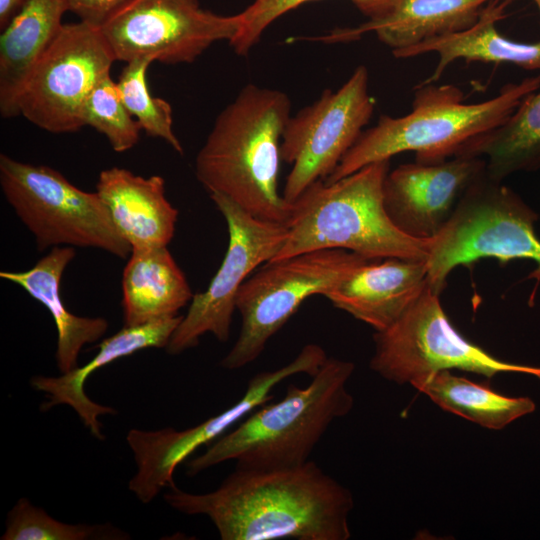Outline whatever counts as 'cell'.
<instances>
[{"label":"cell","instance_id":"d6986e66","mask_svg":"<svg viewBox=\"0 0 540 540\" xmlns=\"http://www.w3.org/2000/svg\"><path fill=\"white\" fill-rule=\"evenodd\" d=\"M492 0H397L383 15L357 27L336 29L318 38L346 42L374 32L392 53L471 27Z\"/></svg>","mask_w":540,"mask_h":540},{"label":"cell","instance_id":"4316f807","mask_svg":"<svg viewBox=\"0 0 540 540\" xmlns=\"http://www.w3.org/2000/svg\"><path fill=\"white\" fill-rule=\"evenodd\" d=\"M153 61L147 58L126 63L116 82L121 99L135 120L148 135L161 138L176 152L183 154V147L173 130L170 104L149 91L146 74Z\"/></svg>","mask_w":540,"mask_h":540},{"label":"cell","instance_id":"9a60e30c","mask_svg":"<svg viewBox=\"0 0 540 540\" xmlns=\"http://www.w3.org/2000/svg\"><path fill=\"white\" fill-rule=\"evenodd\" d=\"M486 172L481 157L406 163L389 171L383 203L392 223L416 239L431 240L444 227L467 188Z\"/></svg>","mask_w":540,"mask_h":540},{"label":"cell","instance_id":"ffe728a7","mask_svg":"<svg viewBox=\"0 0 540 540\" xmlns=\"http://www.w3.org/2000/svg\"><path fill=\"white\" fill-rule=\"evenodd\" d=\"M512 0H492L482 9L477 21L469 28L413 45L392 53L396 58H410L436 53L438 64L422 83L437 82L454 61L509 63L526 70H540V41L518 42L501 35L497 23L506 17Z\"/></svg>","mask_w":540,"mask_h":540},{"label":"cell","instance_id":"30bf717a","mask_svg":"<svg viewBox=\"0 0 540 540\" xmlns=\"http://www.w3.org/2000/svg\"><path fill=\"white\" fill-rule=\"evenodd\" d=\"M209 195L226 221L228 247L209 285L193 295L173 332L166 347L172 355L197 346L206 333L223 343L229 339L239 289L259 266L276 257L288 235L286 223L259 219L224 195Z\"/></svg>","mask_w":540,"mask_h":540},{"label":"cell","instance_id":"44dd1931","mask_svg":"<svg viewBox=\"0 0 540 540\" xmlns=\"http://www.w3.org/2000/svg\"><path fill=\"white\" fill-rule=\"evenodd\" d=\"M75 255L74 247L56 246L28 270L0 272L2 279L24 289L50 312L57 329L55 358L61 373L78 367L82 348L100 340L109 327L105 318L75 315L63 303L61 279Z\"/></svg>","mask_w":540,"mask_h":540},{"label":"cell","instance_id":"484cf974","mask_svg":"<svg viewBox=\"0 0 540 540\" xmlns=\"http://www.w3.org/2000/svg\"><path fill=\"white\" fill-rule=\"evenodd\" d=\"M2 540L129 539L123 530L103 524H71L57 520L44 509L20 498L9 511Z\"/></svg>","mask_w":540,"mask_h":540},{"label":"cell","instance_id":"7c38bea8","mask_svg":"<svg viewBox=\"0 0 540 540\" xmlns=\"http://www.w3.org/2000/svg\"><path fill=\"white\" fill-rule=\"evenodd\" d=\"M373 111L368 70L361 65L338 90H324L317 101L289 117L280 148L281 159L292 165L282 193L288 203L333 173Z\"/></svg>","mask_w":540,"mask_h":540},{"label":"cell","instance_id":"cb8c5ba5","mask_svg":"<svg viewBox=\"0 0 540 540\" xmlns=\"http://www.w3.org/2000/svg\"><path fill=\"white\" fill-rule=\"evenodd\" d=\"M456 156L481 157L497 182L540 169V91L526 96L500 125L467 143Z\"/></svg>","mask_w":540,"mask_h":540},{"label":"cell","instance_id":"277c9868","mask_svg":"<svg viewBox=\"0 0 540 540\" xmlns=\"http://www.w3.org/2000/svg\"><path fill=\"white\" fill-rule=\"evenodd\" d=\"M540 89V75L505 85L493 98L465 103L455 85L417 86L410 113L382 115L362 132L333 173L324 180H339L360 168L411 151L416 161L438 163L452 158L471 140L505 121L529 94Z\"/></svg>","mask_w":540,"mask_h":540},{"label":"cell","instance_id":"f546056e","mask_svg":"<svg viewBox=\"0 0 540 540\" xmlns=\"http://www.w3.org/2000/svg\"><path fill=\"white\" fill-rule=\"evenodd\" d=\"M67 11L77 15L80 21L97 28L103 27L134 0H64Z\"/></svg>","mask_w":540,"mask_h":540},{"label":"cell","instance_id":"7402d4cb","mask_svg":"<svg viewBox=\"0 0 540 540\" xmlns=\"http://www.w3.org/2000/svg\"><path fill=\"white\" fill-rule=\"evenodd\" d=\"M64 0H28L0 37V113L19 115L18 100L33 69L62 29Z\"/></svg>","mask_w":540,"mask_h":540},{"label":"cell","instance_id":"9c48e42d","mask_svg":"<svg viewBox=\"0 0 540 540\" xmlns=\"http://www.w3.org/2000/svg\"><path fill=\"white\" fill-rule=\"evenodd\" d=\"M361 257L344 249L314 250L271 260L251 274L236 298L239 336L220 366L235 370L255 361L308 297L325 296Z\"/></svg>","mask_w":540,"mask_h":540},{"label":"cell","instance_id":"f1b7e54d","mask_svg":"<svg viewBox=\"0 0 540 540\" xmlns=\"http://www.w3.org/2000/svg\"><path fill=\"white\" fill-rule=\"evenodd\" d=\"M313 0H255L239 13L241 26L229 42L238 55L245 56L259 42L264 31L280 16ZM368 19L386 13L397 0H350Z\"/></svg>","mask_w":540,"mask_h":540},{"label":"cell","instance_id":"d6a6232c","mask_svg":"<svg viewBox=\"0 0 540 540\" xmlns=\"http://www.w3.org/2000/svg\"><path fill=\"white\" fill-rule=\"evenodd\" d=\"M253 1H255V0H253Z\"/></svg>","mask_w":540,"mask_h":540},{"label":"cell","instance_id":"ac0fdd59","mask_svg":"<svg viewBox=\"0 0 540 540\" xmlns=\"http://www.w3.org/2000/svg\"><path fill=\"white\" fill-rule=\"evenodd\" d=\"M96 192L132 249L167 247L173 239L178 210L166 198L161 176L111 167L100 172Z\"/></svg>","mask_w":540,"mask_h":540},{"label":"cell","instance_id":"8fae6325","mask_svg":"<svg viewBox=\"0 0 540 540\" xmlns=\"http://www.w3.org/2000/svg\"><path fill=\"white\" fill-rule=\"evenodd\" d=\"M326 359L320 345L307 344L286 365L254 375L236 403L196 426L180 431L171 427L130 429L126 441L133 452L137 471L129 481V490L142 503H150L164 488L175 486L176 468L198 448L209 446L252 411L270 402L274 397L272 390L283 380L301 373L312 377Z\"/></svg>","mask_w":540,"mask_h":540},{"label":"cell","instance_id":"8992f818","mask_svg":"<svg viewBox=\"0 0 540 540\" xmlns=\"http://www.w3.org/2000/svg\"><path fill=\"white\" fill-rule=\"evenodd\" d=\"M538 214L513 190L490 179L486 172L464 192L452 215L431 239L427 285L440 295L451 271L482 258L501 264L527 259L536 264L528 276L540 283Z\"/></svg>","mask_w":540,"mask_h":540},{"label":"cell","instance_id":"7a4b0ae2","mask_svg":"<svg viewBox=\"0 0 540 540\" xmlns=\"http://www.w3.org/2000/svg\"><path fill=\"white\" fill-rule=\"evenodd\" d=\"M286 93L248 84L218 115L195 159V175L251 215L286 223L293 205L279 193L281 140L290 117Z\"/></svg>","mask_w":540,"mask_h":540},{"label":"cell","instance_id":"5b68a950","mask_svg":"<svg viewBox=\"0 0 540 540\" xmlns=\"http://www.w3.org/2000/svg\"><path fill=\"white\" fill-rule=\"evenodd\" d=\"M390 160L370 163L333 182L311 184L293 203L286 241L273 260L344 249L369 260H427L431 240L400 231L383 203Z\"/></svg>","mask_w":540,"mask_h":540},{"label":"cell","instance_id":"52a82bcc","mask_svg":"<svg viewBox=\"0 0 540 540\" xmlns=\"http://www.w3.org/2000/svg\"><path fill=\"white\" fill-rule=\"evenodd\" d=\"M0 185L39 250L96 248L121 259L131 254L99 194L79 189L57 170L1 154Z\"/></svg>","mask_w":540,"mask_h":540},{"label":"cell","instance_id":"83f0119b","mask_svg":"<svg viewBox=\"0 0 540 540\" xmlns=\"http://www.w3.org/2000/svg\"><path fill=\"white\" fill-rule=\"evenodd\" d=\"M82 118L84 126H91L103 134L116 152L128 151L139 140L141 127L125 107L110 74L89 93Z\"/></svg>","mask_w":540,"mask_h":540},{"label":"cell","instance_id":"603a6c76","mask_svg":"<svg viewBox=\"0 0 540 540\" xmlns=\"http://www.w3.org/2000/svg\"><path fill=\"white\" fill-rule=\"evenodd\" d=\"M193 295L167 247L132 249L122 274L124 326L176 316Z\"/></svg>","mask_w":540,"mask_h":540},{"label":"cell","instance_id":"5bb4252c","mask_svg":"<svg viewBox=\"0 0 540 540\" xmlns=\"http://www.w3.org/2000/svg\"><path fill=\"white\" fill-rule=\"evenodd\" d=\"M240 26L239 14H216L199 0H134L100 29L116 61L179 64L195 61L215 42H230Z\"/></svg>","mask_w":540,"mask_h":540},{"label":"cell","instance_id":"4dcf8cb0","mask_svg":"<svg viewBox=\"0 0 540 540\" xmlns=\"http://www.w3.org/2000/svg\"><path fill=\"white\" fill-rule=\"evenodd\" d=\"M28 0H0V29L10 23Z\"/></svg>","mask_w":540,"mask_h":540},{"label":"cell","instance_id":"1f68e13d","mask_svg":"<svg viewBox=\"0 0 540 540\" xmlns=\"http://www.w3.org/2000/svg\"><path fill=\"white\" fill-rule=\"evenodd\" d=\"M533 1L537 6V9H538V12H539V15H540V0H533Z\"/></svg>","mask_w":540,"mask_h":540},{"label":"cell","instance_id":"ba28073f","mask_svg":"<svg viewBox=\"0 0 540 540\" xmlns=\"http://www.w3.org/2000/svg\"><path fill=\"white\" fill-rule=\"evenodd\" d=\"M428 285L389 327L374 334L370 368L399 385L442 370L460 369L491 378L522 373L540 381V366L503 361L465 339Z\"/></svg>","mask_w":540,"mask_h":540},{"label":"cell","instance_id":"3957f363","mask_svg":"<svg viewBox=\"0 0 540 540\" xmlns=\"http://www.w3.org/2000/svg\"><path fill=\"white\" fill-rule=\"evenodd\" d=\"M354 368L328 357L306 387L290 384L281 400L258 407L204 453L186 460V473L194 476L229 460L237 469L259 471L305 464L331 423L352 410L346 384Z\"/></svg>","mask_w":540,"mask_h":540},{"label":"cell","instance_id":"e0dca14e","mask_svg":"<svg viewBox=\"0 0 540 540\" xmlns=\"http://www.w3.org/2000/svg\"><path fill=\"white\" fill-rule=\"evenodd\" d=\"M183 316L167 317L138 326H123L118 332L98 345V352L86 364L59 376L35 375L31 386L46 395L40 409L47 411L57 405L70 406L84 426L98 440H104L102 423L98 417L115 415L117 410L91 400L85 393V383L97 369L120 358L148 348H166Z\"/></svg>","mask_w":540,"mask_h":540},{"label":"cell","instance_id":"d4e9b609","mask_svg":"<svg viewBox=\"0 0 540 540\" xmlns=\"http://www.w3.org/2000/svg\"><path fill=\"white\" fill-rule=\"evenodd\" d=\"M443 410L482 427L499 430L536 409L529 397H509L489 386L456 376L449 370L430 374L411 384Z\"/></svg>","mask_w":540,"mask_h":540},{"label":"cell","instance_id":"6da1fadb","mask_svg":"<svg viewBox=\"0 0 540 540\" xmlns=\"http://www.w3.org/2000/svg\"><path fill=\"white\" fill-rule=\"evenodd\" d=\"M163 498L182 514L207 516L222 540L351 537V492L311 460L288 469L235 468L211 492L195 494L175 485Z\"/></svg>","mask_w":540,"mask_h":540},{"label":"cell","instance_id":"2e32d148","mask_svg":"<svg viewBox=\"0 0 540 540\" xmlns=\"http://www.w3.org/2000/svg\"><path fill=\"white\" fill-rule=\"evenodd\" d=\"M426 260L361 257L325 297L381 331L393 324L427 286Z\"/></svg>","mask_w":540,"mask_h":540},{"label":"cell","instance_id":"4fadbf2b","mask_svg":"<svg viewBox=\"0 0 540 540\" xmlns=\"http://www.w3.org/2000/svg\"><path fill=\"white\" fill-rule=\"evenodd\" d=\"M114 61L100 28L83 21L64 24L21 92L19 115L51 133L78 131L89 93Z\"/></svg>","mask_w":540,"mask_h":540}]
</instances>
